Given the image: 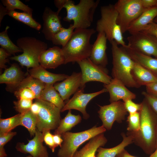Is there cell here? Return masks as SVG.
<instances>
[{
	"instance_id": "cell-1",
	"label": "cell",
	"mask_w": 157,
	"mask_h": 157,
	"mask_svg": "<svg viewBox=\"0 0 157 157\" xmlns=\"http://www.w3.org/2000/svg\"><path fill=\"white\" fill-rule=\"evenodd\" d=\"M141 103L142 107L139 111V129L136 132H127L126 135L131 137L133 143L140 147L146 154L150 155L156 149L157 123L153 111L146 100L144 99Z\"/></svg>"
},
{
	"instance_id": "cell-2",
	"label": "cell",
	"mask_w": 157,
	"mask_h": 157,
	"mask_svg": "<svg viewBox=\"0 0 157 157\" xmlns=\"http://www.w3.org/2000/svg\"><path fill=\"white\" fill-rule=\"evenodd\" d=\"M96 31L93 28L75 30L68 42L61 48L65 64L89 58L92 47L90 39Z\"/></svg>"
},
{
	"instance_id": "cell-3",
	"label": "cell",
	"mask_w": 157,
	"mask_h": 157,
	"mask_svg": "<svg viewBox=\"0 0 157 157\" xmlns=\"http://www.w3.org/2000/svg\"><path fill=\"white\" fill-rule=\"evenodd\" d=\"M99 2V0H81L75 5L73 1L65 0L63 8L66 9L67 14L63 20L68 22L73 21L75 30L88 28Z\"/></svg>"
},
{
	"instance_id": "cell-4",
	"label": "cell",
	"mask_w": 157,
	"mask_h": 157,
	"mask_svg": "<svg viewBox=\"0 0 157 157\" xmlns=\"http://www.w3.org/2000/svg\"><path fill=\"white\" fill-rule=\"evenodd\" d=\"M113 57L112 75L126 87L139 88L140 87L134 79L131 71L135 62L129 56L124 48L119 47L115 41L110 43Z\"/></svg>"
},
{
	"instance_id": "cell-5",
	"label": "cell",
	"mask_w": 157,
	"mask_h": 157,
	"mask_svg": "<svg viewBox=\"0 0 157 157\" xmlns=\"http://www.w3.org/2000/svg\"><path fill=\"white\" fill-rule=\"evenodd\" d=\"M17 45L22 50L23 53L9 58L17 61L22 67H26L28 70L30 68H35L40 65V57L48 48L46 43L32 37L18 38Z\"/></svg>"
},
{
	"instance_id": "cell-6",
	"label": "cell",
	"mask_w": 157,
	"mask_h": 157,
	"mask_svg": "<svg viewBox=\"0 0 157 157\" xmlns=\"http://www.w3.org/2000/svg\"><path fill=\"white\" fill-rule=\"evenodd\" d=\"M100 12L101 18L97 22L96 31L104 33L110 43L115 41L122 47H127L121 28L117 23L118 13L114 5L110 4L101 6Z\"/></svg>"
},
{
	"instance_id": "cell-7",
	"label": "cell",
	"mask_w": 157,
	"mask_h": 157,
	"mask_svg": "<svg viewBox=\"0 0 157 157\" xmlns=\"http://www.w3.org/2000/svg\"><path fill=\"white\" fill-rule=\"evenodd\" d=\"M106 131L101 125H96L80 132L64 133L61 136L63 140L62 145L58 150V157H72L79 147L85 142Z\"/></svg>"
},
{
	"instance_id": "cell-8",
	"label": "cell",
	"mask_w": 157,
	"mask_h": 157,
	"mask_svg": "<svg viewBox=\"0 0 157 157\" xmlns=\"http://www.w3.org/2000/svg\"><path fill=\"white\" fill-rule=\"evenodd\" d=\"M35 99L40 106L39 111L35 115L37 129L43 134L47 131L55 130L61 119V110L47 101L40 99Z\"/></svg>"
},
{
	"instance_id": "cell-9",
	"label": "cell",
	"mask_w": 157,
	"mask_h": 157,
	"mask_svg": "<svg viewBox=\"0 0 157 157\" xmlns=\"http://www.w3.org/2000/svg\"><path fill=\"white\" fill-rule=\"evenodd\" d=\"M114 5L118 13L117 23L123 34L145 10L141 0H119Z\"/></svg>"
},
{
	"instance_id": "cell-10",
	"label": "cell",
	"mask_w": 157,
	"mask_h": 157,
	"mask_svg": "<svg viewBox=\"0 0 157 157\" xmlns=\"http://www.w3.org/2000/svg\"><path fill=\"white\" fill-rule=\"evenodd\" d=\"M81 70L82 80L80 88L84 89L85 84L89 82L98 81L108 84L112 78L108 74L106 67L97 65L89 58L77 62Z\"/></svg>"
},
{
	"instance_id": "cell-11",
	"label": "cell",
	"mask_w": 157,
	"mask_h": 157,
	"mask_svg": "<svg viewBox=\"0 0 157 157\" xmlns=\"http://www.w3.org/2000/svg\"><path fill=\"white\" fill-rule=\"evenodd\" d=\"M98 106L100 108L98 112L99 117L102 122V125L107 130L111 129L115 122L121 123L128 113L124 102L120 100L108 105Z\"/></svg>"
},
{
	"instance_id": "cell-12",
	"label": "cell",
	"mask_w": 157,
	"mask_h": 157,
	"mask_svg": "<svg viewBox=\"0 0 157 157\" xmlns=\"http://www.w3.org/2000/svg\"><path fill=\"white\" fill-rule=\"evenodd\" d=\"M127 40L129 47L157 58V39L154 36L140 31L131 34Z\"/></svg>"
},
{
	"instance_id": "cell-13",
	"label": "cell",
	"mask_w": 157,
	"mask_h": 157,
	"mask_svg": "<svg viewBox=\"0 0 157 157\" xmlns=\"http://www.w3.org/2000/svg\"><path fill=\"white\" fill-rule=\"evenodd\" d=\"M107 89L104 88L101 90L90 93H84V89L79 88L74 94L73 97L69 100L61 112L67 110L75 109L81 112L83 118L87 119L90 117V115L87 112L86 108L88 103L93 98L103 93L107 92Z\"/></svg>"
},
{
	"instance_id": "cell-14",
	"label": "cell",
	"mask_w": 157,
	"mask_h": 157,
	"mask_svg": "<svg viewBox=\"0 0 157 157\" xmlns=\"http://www.w3.org/2000/svg\"><path fill=\"white\" fill-rule=\"evenodd\" d=\"M44 134L37 129L34 138L28 143L18 142L15 148L18 151L29 154L32 157H49L47 148L43 144Z\"/></svg>"
},
{
	"instance_id": "cell-15",
	"label": "cell",
	"mask_w": 157,
	"mask_h": 157,
	"mask_svg": "<svg viewBox=\"0 0 157 157\" xmlns=\"http://www.w3.org/2000/svg\"><path fill=\"white\" fill-rule=\"evenodd\" d=\"M82 80L81 72H73L61 82L56 83L53 86L64 101L69 100L70 97L80 88Z\"/></svg>"
},
{
	"instance_id": "cell-16",
	"label": "cell",
	"mask_w": 157,
	"mask_h": 157,
	"mask_svg": "<svg viewBox=\"0 0 157 157\" xmlns=\"http://www.w3.org/2000/svg\"><path fill=\"white\" fill-rule=\"evenodd\" d=\"M42 18L43 23L42 32L47 40L51 41L53 36L63 27L61 23V17L56 12L46 7Z\"/></svg>"
},
{
	"instance_id": "cell-17",
	"label": "cell",
	"mask_w": 157,
	"mask_h": 157,
	"mask_svg": "<svg viewBox=\"0 0 157 157\" xmlns=\"http://www.w3.org/2000/svg\"><path fill=\"white\" fill-rule=\"evenodd\" d=\"M107 39L103 32L98 33L97 39L92 44L89 59L94 64L106 67L108 64L106 53Z\"/></svg>"
},
{
	"instance_id": "cell-18",
	"label": "cell",
	"mask_w": 157,
	"mask_h": 157,
	"mask_svg": "<svg viewBox=\"0 0 157 157\" xmlns=\"http://www.w3.org/2000/svg\"><path fill=\"white\" fill-rule=\"evenodd\" d=\"M104 86L107 90L110 95V103L122 100L123 101L128 99H135V94L129 90L119 80L112 78L108 84H104Z\"/></svg>"
},
{
	"instance_id": "cell-19",
	"label": "cell",
	"mask_w": 157,
	"mask_h": 157,
	"mask_svg": "<svg viewBox=\"0 0 157 157\" xmlns=\"http://www.w3.org/2000/svg\"><path fill=\"white\" fill-rule=\"evenodd\" d=\"M65 58L62 49L57 46L50 48L41 55L40 65L44 68L55 69L65 64Z\"/></svg>"
},
{
	"instance_id": "cell-20",
	"label": "cell",
	"mask_w": 157,
	"mask_h": 157,
	"mask_svg": "<svg viewBox=\"0 0 157 157\" xmlns=\"http://www.w3.org/2000/svg\"><path fill=\"white\" fill-rule=\"evenodd\" d=\"M24 78L23 72L19 65L14 63L9 67L5 69L0 75V83L6 84L8 90L14 91Z\"/></svg>"
},
{
	"instance_id": "cell-21",
	"label": "cell",
	"mask_w": 157,
	"mask_h": 157,
	"mask_svg": "<svg viewBox=\"0 0 157 157\" xmlns=\"http://www.w3.org/2000/svg\"><path fill=\"white\" fill-rule=\"evenodd\" d=\"M124 48L135 62L148 70L157 77V58L132 49L128 45Z\"/></svg>"
},
{
	"instance_id": "cell-22",
	"label": "cell",
	"mask_w": 157,
	"mask_h": 157,
	"mask_svg": "<svg viewBox=\"0 0 157 157\" xmlns=\"http://www.w3.org/2000/svg\"><path fill=\"white\" fill-rule=\"evenodd\" d=\"M107 142L104 133L99 134L90 139L83 147L75 153L72 157H96L97 149L104 146Z\"/></svg>"
},
{
	"instance_id": "cell-23",
	"label": "cell",
	"mask_w": 157,
	"mask_h": 157,
	"mask_svg": "<svg viewBox=\"0 0 157 157\" xmlns=\"http://www.w3.org/2000/svg\"><path fill=\"white\" fill-rule=\"evenodd\" d=\"M157 16V6L145 10L130 25L127 31L130 34L142 31L154 21Z\"/></svg>"
},
{
	"instance_id": "cell-24",
	"label": "cell",
	"mask_w": 157,
	"mask_h": 157,
	"mask_svg": "<svg viewBox=\"0 0 157 157\" xmlns=\"http://www.w3.org/2000/svg\"><path fill=\"white\" fill-rule=\"evenodd\" d=\"M29 74L46 84H53L63 81L69 76L65 74H56L47 70L41 65L28 70Z\"/></svg>"
},
{
	"instance_id": "cell-25",
	"label": "cell",
	"mask_w": 157,
	"mask_h": 157,
	"mask_svg": "<svg viewBox=\"0 0 157 157\" xmlns=\"http://www.w3.org/2000/svg\"><path fill=\"white\" fill-rule=\"evenodd\" d=\"M133 77L140 87L157 82V77L150 72L135 62L131 71Z\"/></svg>"
},
{
	"instance_id": "cell-26",
	"label": "cell",
	"mask_w": 157,
	"mask_h": 157,
	"mask_svg": "<svg viewBox=\"0 0 157 157\" xmlns=\"http://www.w3.org/2000/svg\"><path fill=\"white\" fill-rule=\"evenodd\" d=\"M121 135L122 140L119 144L110 148L100 147L97 150V154L96 157H115L126 147L133 143L131 137L127 135L124 133H122Z\"/></svg>"
},
{
	"instance_id": "cell-27",
	"label": "cell",
	"mask_w": 157,
	"mask_h": 157,
	"mask_svg": "<svg viewBox=\"0 0 157 157\" xmlns=\"http://www.w3.org/2000/svg\"><path fill=\"white\" fill-rule=\"evenodd\" d=\"M50 103L61 110L65 104L53 84H46L39 99Z\"/></svg>"
},
{
	"instance_id": "cell-28",
	"label": "cell",
	"mask_w": 157,
	"mask_h": 157,
	"mask_svg": "<svg viewBox=\"0 0 157 157\" xmlns=\"http://www.w3.org/2000/svg\"><path fill=\"white\" fill-rule=\"evenodd\" d=\"M82 120L79 115H76L72 113L71 110H69L65 116L61 119L57 128L55 130L54 134L61 135L68 132L80 123Z\"/></svg>"
},
{
	"instance_id": "cell-29",
	"label": "cell",
	"mask_w": 157,
	"mask_h": 157,
	"mask_svg": "<svg viewBox=\"0 0 157 157\" xmlns=\"http://www.w3.org/2000/svg\"><path fill=\"white\" fill-rule=\"evenodd\" d=\"M46 84L40 80L35 78L29 74L24 77L18 86L15 89L13 92L19 89L26 88L32 91L35 94L36 99H39L40 94L44 89Z\"/></svg>"
},
{
	"instance_id": "cell-30",
	"label": "cell",
	"mask_w": 157,
	"mask_h": 157,
	"mask_svg": "<svg viewBox=\"0 0 157 157\" xmlns=\"http://www.w3.org/2000/svg\"><path fill=\"white\" fill-rule=\"evenodd\" d=\"M6 14L37 30L39 31L41 28V24L33 18L32 15L28 13L19 12L15 10L7 11Z\"/></svg>"
},
{
	"instance_id": "cell-31",
	"label": "cell",
	"mask_w": 157,
	"mask_h": 157,
	"mask_svg": "<svg viewBox=\"0 0 157 157\" xmlns=\"http://www.w3.org/2000/svg\"><path fill=\"white\" fill-rule=\"evenodd\" d=\"M9 26H7L5 30L0 33V45L11 55L15 56L16 53L23 52L22 50L15 44L9 38L8 34V30Z\"/></svg>"
},
{
	"instance_id": "cell-32",
	"label": "cell",
	"mask_w": 157,
	"mask_h": 157,
	"mask_svg": "<svg viewBox=\"0 0 157 157\" xmlns=\"http://www.w3.org/2000/svg\"><path fill=\"white\" fill-rule=\"evenodd\" d=\"M74 29L73 24H70L67 28L63 27L53 36L51 40L53 44L61 45L62 47H64L71 37Z\"/></svg>"
},
{
	"instance_id": "cell-33",
	"label": "cell",
	"mask_w": 157,
	"mask_h": 157,
	"mask_svg": "<svg viewBox=\"0 0 157 157\" xmlns=\"http://www.w3.org/2000/svg\"><path fill=\"white\" fill-rule=\"evenodd\" d=\"M19 126L25 127L31 136H34L37 130V119L36 115L30 110L22 114Z\"/></svg>"
},
{
	"instance_id": "cell-34",
	"label": "cell",
	"mask_w": 157,
	"mask_h": 157,
	"mask_svg": "<svg viewBox=\"0 0 157 157\" xmlns=\"http://www.w3.org/2000/svg\"><path fill=\"white\" fill-rule=\"evenodd\" d=\"M22 114L6 119H0V134L9 133L20 125Z\"/></svg>"
},
{
	"instance_id": "cell-35",
	"label": "cell",
	"mask_w": 157,
	"mask_h": 157,
	"mask_svg": "<svg viewBox=\"0 0 157 157\" xmlns=\"http://www.w3.org/2000/svg\"><path fill=\"white\" fill-rule=\"evenodd\" d=\"M1 2L7 11L18 9L32 15V9L19 0H2Z\"/></svg>"
},
{
	"instance_id": "cell-36",
	"label": "cell",
	"mask_w": 157,
	"mask_h": 157,
	"mask_svg": "<svg viewBox=\"0 0 157 157\" xmlns=\"http://www.w3.org/2000/svg\"><path fill=\"white\" fill-rule=\"evenodd\" d=\"M126 121L128 123L127 132H133L138 131L139 129L140 122L139 112L129 114Z\"/></svg>"
},
{
	"instance_id": "cell-37",
	"label": "cell",
	"mask_w": 157,
	"mask_h": 157,
	"mask_svg": "<svg viewBox=\"0 0 157 157\" xmlns=\"http://www.w3.org/2000/svg\"><path fill=\"white\" fill-rule=\"evenodd\" d=\"M13 103L15 110L19 113L23 114L30 110L33 100L21 99Z\"/></svg>"
},
{
	"instance_id": "cell-38",
	"label": "cell",
	"mask_w": 157,
	"mask_h": 157,
	"mask_svg": "<svg viewBox=\"0 0 157 157\" xmlns=\"http://www.w3.org/2000/svg\"><path fill=\"white\" fill-rule=\"evenodd\" d=\"M14 94L18 99H23L33 100L36 99L35 93L30 89L22 88L14 92Z\"/></svg>"
},
{
	"instance_id": "cell-39",
	"label": "cell",
	"mask_w": 157,
	"mask_h": 157,
	"mask_svg": "<svg viewBox=\"0 0 157 157\" xmlns=\"http://www.w3.org/2000/svg\"><path fill=\"white\" fill-rule=\"evenodd\" d=\"M131 99H128L123 101L125 108L129 114L139 112L142 107V103H135Z\"/></svg>"
},
{
	"instance_id": "cell-40",
	"label": "cell",
	"mask_w": 157,
	"mask_h": 157,
	"mask_svg": "<svg viewBox=\"0 0 157 157\" xmlns=\"http://www.w3.org/2000/svg\"><path fill=\"white\" fill-rule=\"evenodd\" d=\"M142 93L151 109L157 115V97L151 95L146 92L143 91Z\"/></svg>"
},
{
	"instance_id": "cell-41",
	"label": "cell",
	"mask_w": 157,
	"mask_h": 157,
	"mask_svg": "<svg viewBox=\"0 0 157 157\" xmlns=\"http://www.w3.org/2000/svg\"><path fill=\"white\" fill-rule=\"evenodd\" d=\"M17 134L16 132H10L9 133L0 134V151L5 150L4 146Z\"/></svg>"
},
{
	"instance_id": "cell-42",
	"label": "cell",
	"mask_w": 157,
	"mask_h": 157,
	"mask_svg": "<svg viewBox=\"0 0 157 157\" xmlns=\"http://www.w3.org/2000/svg\"><path fill=\"white\" fill-rule=\"evenodd\" d=\"M53 135L50 133V131H47L44 134L43 140L46 144L51 149L52 151L53 152L57 147L54 143Z\"/></svg>"
},
{
	"instance_id": "cell-43",
	"label": "cell",
	"mask_w": 157,
	"mask_h": 157,
	"mask_svg": "<svg viewBox=\"0 0 157 157\" xmlns=\"http://www.w3.org/2000/svg\"><path fill=\"white\" fill-rule=\"evenodd\" d=\"M11 55L8 53L4 49L0 48V70L3 69H6V63L9 62L8 58Z\"/></svg>"
},
{
	"instance_id": "cell-44",
	"label": "cell",
	"mask_w": 157,
	"mask_h": 157,
	"mask_svg": "<svg viewBox=\"0 0 157 157\" xmlns=\"http://www.w3.org/2000/svg\"><path fill=\"white\" fill-rule=\"evenodd\" d=\"M141 31L151 35L157 39V24L154 22L149 24Z\"/></svg>"
},
{
	"instance_id": "cell-45",
	"label": "cell",
	"mask_w": 157,
	"mask_h": 157,
	"mask_svg": "<svg viewBox=\"0 0 157 157\" xmlns=\"http://www.w3.org/2000/svg\"><path fill=\"white\" fill-rule=\"evenodd\" d=\"M146 92L151 95L157 97V82L146 85Z\"/></svg>"
},
{
	"instance_id": "cell-46",
	"label": "cell",
	"mask_w": 157,
	"mask_h": 157,
	"mask_svg": "<svg viewBox=\"0 0 157 157\" xmlns=\"http://www.w3.org/2000/svg\"><path fill=\"white\" fill-rule=\"evenodd\" d=\"M141 1L145 10L157 6V0H141Z\"/></svg>"
},
{
	"instance_id": "cell-47",
	"label": "cell",
	"mask_w": 157,
	"mask_h": 157,
	"mask_svg": "<svg viewBox=\"0 0 157 157\" xmlns=\"http://www.w3.org/2000/svg\"><path fill=\"white\" fill-rule=\"evenodd\" d=\"M53 139L54 143L57 147L59 146L60 147L62 145L63 140L61 135L55 134L53 135Z\"/></svg>"
},
{
	"instance_id": "cell-48",
	"label": "cell",
	"mask_w": 157,
	"mask_h": 157,
	"mask_svg": "<svg viewBox=\"0 0 157 157\" xmlns=\"http://www.w3.org/2000/svg\"><path fill=\"white\" fill-rule=\"evenodd\" d=\"M65 0H55L54 1V4L55 6L57 7L58 9L56 12L57 13L59 14V13L63 8V6L64 4Z\"/></svg>"
},
{
	"instance_id": "cell-49",
	"label": "cell",
	"mask_w": 157,
	"mask_h": 157,
	"mask_svg": "<svg viewBox=\"0 0 157 157\" xmlns=\"http://www.w3.org/2000/svg\"><path fill=\"white\" fill-rule=\"evenodd\" d=\"M40 109V106L39 104L35 101L33 103L31 107L30 110L34 115H36L38 113Z\"/></svg>"
},
{
	"instance_id": "cell-50",
	"label": "cell",
	"mask_w": 157,
	"mask_h": 157,
	"mask_svg": "<svg viewBox=\"0 0 157 157\" xmlns=\"http://www.w3.org/2000/svg\"><path fill=\"white\" fill-rule=\"evenodd\" d=\"M7 10L5 7L0 3V26L4 16L7 15Z\"/></svg>"
},
{
	"instance_id": "cell-51",
	"label": "cell",
	"mask_w": 157,
	"mask_h": 157,
	"mask_svg": "<svg viewBox=\"0 0 157 157\" xmlns=\"http://www.w3.org/2000/svg\"><path fill=\"white\" fill-rule=\"evenodd\" d=\"M115 157H137L129 154L125 149L118 154Z\"/></svg>"
},
{
	"instance_id": "cell-52",
	"label": "cell",
	"mask_w": 157,
	"mask_h": 157,
	"mask_svg": "<svg viewBox=\"0 0 157 157\" xmlns=\"http://www.w3.org/2000/svg\"><path fill=\"white\" fill-rule=\"evenodd\" d=\"M149 157H157V148Z\"/></svg>"
},
{
	"instance_id": "cell-53",
	"label": "cell",
	"mask_w": 157,
	"mask_h": 157,
	"mask_svg": "<svg viewBox=\"0 0 157 157\" xmlns=\"http://www.w3.org/2000/svg\"><path fill=\"white\" fill-rule=\"evenodd\" d=\"M156 149L157 148V127H156Z\"/></svg>"
},
{
	"instance_id": "cell-54",
	"label": "cell",
	"mask_w": 157,
	"mask_h": 157,
	"mask_svg": "<svg viewBox=\"0 0 157 157\" xmlns=\"http://www.w3.org/2000/svg\"><path fill=\"white\" fill-rule=\"evenodd\" d=\"M153 22L157 24V16L154 19Z\"/></svg>"
},
{
	"instance_id": "cell-55",
	"label": "cell",
	"mask_w": 157,
	"mask_h": 157,
	"mask_svg": "<svg viewBox=\"0 0 157 157\" xmlns=\"http://www.w3.org/2000/svg\"><path fill=\"white\" fill-rule=\"evenodd\" d=\"M26 157H32V156L30 155Z\"/></svg>"
}]
</instances>
